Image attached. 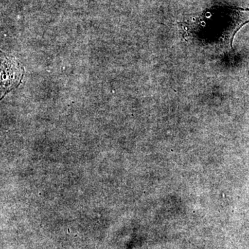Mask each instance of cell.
<instances>
[{
	"instance_id": "6da1fadb",
	"label": "cell",
	"mask_w": 249,
	"mask_h": 249,
	"mask_svg": "<svg viewBox=\"0 0 249 249\" xmlns=\"http://www.w3.org/2000/svg\"><path fill=\"white\" fill-rule=\"evenodd\" d=\"M24 70L11 57L2 56L1 58V93L6 94L8 91L17 87L22 80Z\"/></svg>"
}]
</instances>
